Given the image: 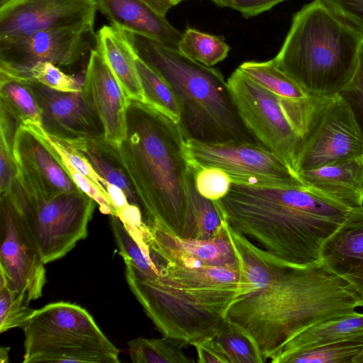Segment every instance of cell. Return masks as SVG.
I'll return each mask as SVG.
<instances>
[{"label":"cell","instance_id":"6da1fadb","mask_svg":"<svg viewBox=\"0 0 363 363\" xmlns=\"http://www.w3.org/2000/svg\"><path fill=\"white\" fill-rule=\"evenodd\" d=\"M360 307L363 298L322 262L286 264L264 288L237 296L226 318L250 337L266 362L304 329Z\"/></svg>","mask_w":363,"mask_h":363},{"label":"cell","instance_id":"7a4b0ae2","mask_svg":"<svg viewBox=\"0 0 363 363\" xmlns=\"http://www.w3.org/2000/svg\"><path fill=\"white\" fill-rule=\"evenodd\" d=\"M218 201L233 230L278 259L301 267L321 262L323 244L350 212L304 187L233 183Z\"/></svg>","mask_w":363,"mask_h":363},{"label":"cell","instance_id":"3957f363","mask_svg":"<svg viewBox=\"0 0 363 363\" xmlns=\"http://www.w3.org/2000/svg\"><path fill=\"white\" fill-rule=\"evenodd\" d=\"M186 140L179 123L168 116L147 103L128 99L125 135L117 147L143 220L194 239L187 211Z\"/></svg>","mask_w":363,"mask_h":363},{"label":"cell","instance_id":"277c9868","mask_svg":"<svg viewBox=\"0 0 363 363\" xmlns=\"http://www.w3.org/2000/svg\"><path fill=\"white\" fill-rule=\"evenodd\" d=\"M160 274L147 275L125 264L127 283L164 335L188 345L213 337L240 295V266L190 268L158 260Z\"/></svg>","mask_w":363,"mask_h":363},{"label":"cell","instance_id":"5b68a950","mask_svg":"<svg viewBox=\"0 0 363 363\" xmlns=\"http://www.w3.org/2000/svg\"><path fill=\"white\" fill-rule=\"evenodd\" d=\"M123 30L136 55L174 91L181 107L179 125L186 140L261 144L242 121L228 82L218 70L187 57L177 49Z\"/></svg>","mask_w":363,"mask_h":363},{"label":"cell","instance_id":"8992f818","mask_svg":"<svg viewBox=\"0 0 363 363\" xmlns=\"http://www.w3.org/2000/svg\"><path fill=\"white\" fill-rule=\"evenodd\" d=\"M363 35L323 0H313L294 14L276 65L309 96L338 95L356 70Z\"/></svg>","mask_w":363,"mask_h":363},{"label":"cell","instance_id":"52a82bcc","mask_svg":"<svg viewBox=\"0 0 363 363\" xmlns=\"http://www.w3.org/2000/svg\"><path fill=\"white\" fill-rule=\"evenodd\" d=\"M23 363H118L119 350L91 314L69 302L35 310L22 328Z\"/></svg>","mask_w":363,"mask_h":363},{"label":"cell","instance_id":"ba28073f","mask_svg":"<svg viewBox=\"0 0 363 363\" xmlns=\"http://www.w3.org/2000/svg\"><path fill=\"white\" fill-rule=\"evenodd\" d=\"M227 82L245 126L296 174L302 147V124L310 96L301 100L282 98L255 83L238 68Z\"/></svg>","mask_w":363,"mask_h":363},{"label":"cell","instance_id":"9c48e42d","mask_svg":"<svg viewBox=\"0 0 363 363\" xmlns=\"http://www.w3.org/2000/svg\"><path fill=\"white\" fill-rule=\"evenodd\" d=\"M185 152L191 168L221 169L234 184L305 187L284 161L262 144L240 141L206 143L189 139L186 140Z\"/></svg>","mask_w":363,"mask_h":363},{"label":"cell","instance_id":"30bf717a","mask_svg":"<svg viewBox=\"0 0 363 363\" xmlns=\"http://www.w3.org/2000/svg\"><path fill=\"white\" fill-rule=\"evenodd\" d=\"M95 203L79 189L40 200L29 199L24 191L13 202L28 224L45 264L65 257L86 238Z\"/></svg>","mask_w":363,"mask_h":363},{"label":"cell","instance_id":"8fae6325","mask_svg":"<svg viewBox=\"0 0 363 363\" xmlns=\"http://www.w3.org/2000/svg\"><path fill=\"white\" fill-rule=\"evenodd\" d=\"M301 135L296 174L363 156V135L350 108L340 94L311 96Z\"/></svg>","mask_w":363,"mask_h":363},{"label":"cell","instance_id":"7c38bea8","mask_svg":"<svg viewBox=\"0 0 363 363\" xmlns=\"http://www.w3.org/2000/svg\"><path fill=\"white\" fill-rule=\"evenodd\" d=\"M93 27L83 23L0 40V76L22 79L38 62L74 65L95 48Z\"/></svg>","mask_w":363,"mask_h":363},{"label":"cell","instance_id":"4fadbf2b","mask_svg":"<svg viewBox=\"0 0 363 363\" xmlns=\"http://www.w3.org/2000/svg\"><path fill=\"white\" fill-rule=\"evenodd\" d=\"M0 277L30 302L42 296L46 270L23 215L6 194L0 198Z\"/></svg>","mask_w":363,"mask_h":363},{"label":"cell","instance_id":"5bb4252c","mask_svg":"<svg viewBox=\"0 0 363 363\" xmlns=\"http://www.w3.org/2000/svg\"><path fill=\"white\" fill-rule=\"evenodd\" d=\"M97 0H1L0 40L94 23Z\"/></svg>","mask_w":363,"mask_h":363},{"label":"cell","instance_id":"9a60e30c","mask_svg":"<svg viewBox=\"0 0 363 363\" xmlns=\"http://www.w3.org/2000/svg\"><path fill=\"white\" fill-rule=\"evenodd\" d=\"M12 153L17 179L29 199H48L79 189L51 147L26 125L16 130Z\"/></svg>","mask_w":363,"mask_h":363},{"label":"cell","instance_id":"2e32d148","mask_svg":"<svg viewBox=\"0 0 363 363\" xmlns=\"http://www.w3.org/2000/svg\"><path fill=\"white\" fill-rule=\"evenodd\" d=\"M23 80L37 101L41 126L49 135L64 142L105 139L103 125L87 105L82 91H62L35 80Z\"/></svg>","mask_w":363,"mask_h":363},{"label":"cell","instance_id":"e0dca14e","mask_svg":"<svg viewBox=\"0 0 363 363\" xmlns=\"http://www.w3.org/2000/svg\"><path fill=\"white\" fill-rule=\"evenodd\" d=\"M82 91L87 105L103 125L105 139L118 145L125 135L128 98L96 48L90 51Z\"/></svg>","mask_w":363,"mask_h":363},{"label":"cell","instance_id":"ac0fdd59","mask_svg":"<svg viewBox=\"0 0 363 363\" xmlns=\"http://www.w3.org/2000/svg\"><path fill=\"white\" fill-rule=\"evenodd\" d=\"M147 225V245L161 262L190 268L240 265L225 225L217 235L209 240L182 238L157 225Z\"/></svg>","mask_w":363,"mask_h":363},{"label":"cell","instance_id":"d6986e66","mask_svg":"<svg viewBox=\"0 0 363 363\" xmlns=\"http://www.w3.org/2000/svg\"><path fill=\"white\" fill-rule=\"evenodd\" d=\"M306 189L350 211L363 209V156L301 171Z\"/></svg>","mask_w":363,"mask_h":363},{"label":"cell","instance_id":"ffe728a7","mask_svg":"<svg viewBox=\"0 0 363 363\" xmlns=\"http://www.w3.org/2000/svg\"><path fill=\"white\" fill-rule=\"evenodd\" d=\"M320 260L363 298V209L349 213L323 244Z\"/></svg>","mask_w":363,"mask_h":363},{"label":"cell","instance_id":"44dd1931","mask_svg":"<svg viewBox=\"0 0 363 363\" xmlns=\"http://www.w3.org/2000/svg\"><path fill=\"white\" fill-rule=\"evenodd\" d=\"M111 25L178 50L182 32L141 0H97Z\"/></svg>","mask_w":363,"mask_h":363},{"label":"cell","instance_id":"7402d4cb","mask_svg":"<svg viewBox=\"0 0 363 363\" xmlns=\"http://www.w3.org/2000/svg\"><path fill=\"white\" fill-rule=\"evenodd\" d=\"M95 48L106 63L130 99L144 101L136 67L137 55L125 32L113 26H104L96 33Z\"/></svg>","mask_w":363,"mask_h":363},{"label":"cell","instance_id":"603a6c76","mask_svg":"<svg viewBox=\"0 0 363 363\" xmlns=\"http://www.w3.org/2000/svg\"><path fill=\"white\" fill-rule=\"evenodd\" d=\"M224 225L241 264L239 296L264 288L288 263L259 247L245 235L233 230L225 220Z\"/></svg>","mask_w":363,"mask_h":363},{"label":"cell","instance_id":"cb8c5ba5","mask_svg":"<svg viewBox=\"0 0 363 363\" xmlns=\"http://www.w3.org/2000/svg\"><path fill=\"white\" fill-rule=\"evenodd\" d=\"M362 334L363 313L355 312L309 326L289 339L269 360L272 363H280L283 358L292 353Z\"/></svg>","mask_w":363,"mask_h":363},{"label":"cell","instance_id":"d4e9b609","mask_svg":"<svg viewBox=\"0 0 363 363\" xmlns=\"http://www.w3.org/2000/svg\"><path fill=\"white\" fill-rule=\"evenodd\" d=\"M65 143L84 157L103 179L121 189L130 204L140 208L137 195L122 164L117 145L104 138L79 139Z\"/></svg>","mask_w":363,"mask_h":363},{"label":"cell","instance_id":"484cf974","mask_svg":"<svg viewBox=\"0 0 363 363\" xmlns=\"http://www.w3.org/2000/svg\"><path fill=\"white\" fill-rule=\"evenodd\" d=\"M128 353L134 363H194L183 348L188 344L181 340L138 337L128 343Z\"/></svg>","mask_w":363,"mask_h":363},{"label":"cell","instance_id":"4316f807","mask_svg":"<svg viewBox=\"0 0 363 363\" xmlns=\"http://www.w3.org/2000/svg\"><path fill=\"white\" fill-rule=\"evenodd\" d=\"M238 69L255 83L282 98L301 100L309 96L272 59L264 62H244Z\"/></svg>","mask_w":363,"mask_h":363},{"label":"cell","instance_id":"83f0119b","mask_svg":"<svg viewBox=\"0 0 363 363\" xmlns=\"http://www.w3.org/2000/svg\"><path fill=\"white\" fill-rule=\"evenodd\" d=\"M136 67L145 101L179 123L181 107L169 84L138 55Z\"/></svg>","mask_w":363,"mask_h":363},{"label":"cell","instance_id":"f1b7e54d","mask_svg":"<svg viewBox=\"0 0 363 363\" xmlns=\"http://www.w3.org/2000/svg\"><path fill=\"white\" fill-rule=\"evenodd\" d=\"M178 50L191 60L212 67L227 57L230 47L221 36L187 28L182 33Z\"/></svg>","mask_w":363,"mask_h":363},{"label":"cell","instance_id":"f546056e","mask_svg":"<svg viewBox=\"0 0 363 363\" xmlns=\"http://www.w3.org/2000/svg\"><path fill=\"white\" fill-rule=\"evenodd\" d=\"M363 347V334L292 353L280 363H353Z\"/></svg>","mask_w":363,"mask_h":363},{"label":"cell","instance_id":"4dcf8cb0","mask_svg":"<svg viewBox=\"0 0 363 363\" xmlns=\"http://www.w3.org/2000/svg\"><path fill=\"white\" fill-rule=\"evenodd\" d=\"M214 339L229 363L265 362L250 337L227 318L220 325Z\"/></svg>","mask_w":363,"mask_h":363},{"label":"cell","instance_id":"1f68e13d","mask_svg":"<svg viewBox=\"0 0 363 363\" xmlns=\"http://www.w3.org/2000/svg\"><path fill=\"white\" fill-rule=\"evenodd\" d=\"M0 101L18 117L22 124L41 126V116L35 98L23 79L0 76Z\"/></svg>","mask_w":363,"mask_h":363},{"label":"cell","instance_id":"d6a6232c","mask_svg":"<svg viewBox=\"0 0 363 363\" xmlns=\"http://www.w3.org/2000/svg\"><path fill=\"white\" fill-rule=\"evenodd\" d=\"M111 226L125 264H130L145 274H160V266L145 252L116 215H110Z\"/></svg>","mask_w":363,"mask_h":363},{"label":"cell","instance_id":"836d02e7","mask_svg":"<svg viewBox=\"0 0 363 363\" xmlns=\"http://www.w3.org/2000/svg\"><path fill=\"white\" fill-rule=\"evenodd\" d=\"M30 301L0 277V332L4 333L25 325L34 309Z\"/></svg>","mask_w":363,"mask_h":363},{"label":"cell","instance_id":"e575fe53","mask_svg":"<svg viewBox=\"0 0 363 363\" xmlns=\"http://www.w3.org/2000/svg\"><path fill=\"white\" fill-rule=\"evenodd\" d=\"M19 79H32L51 89L62 91H82L83 82L74 76L63 72L51 62H38L33 65L25 77Z\"/></svg>","mask_w":363,"mask_h":363},{"label":"cell","instance_id":"d590c367","mask_svg":"<svg viewBox=\"0 0 363 363\" xmlns=\"http://www.w3.org/2000/svg\"><path fill=\"white\" fill-rule=\"evenodd\" d=\"M191 169L194 172L195 186L202 196L217 201L230 191L232 181L223 170L214 167Z\"/></svg>","mask_w":363,"mask_h":363},{"label":"cell","instance_id":"8d00e7d4","mask_svg":"<svg viewBox=\"0 0 363 363\" xmlns=\"http://www.w3.org/2000/svg\"><path fill=\"white\" fill-rule=\"evenodd\" d=\"M54 152L77 188L99 205L100 211L109 216L116 215L115 209L106 194L92 181L76 170L64 155L55 151Z\"/></svg>","mask_w":363,"mask_h":363},{"label":"cell","instance_id":"74e56055","mask_svg":"<svg viewBox=\"0 0 363 363\" xmlns=\"http://www.w3.org/2000/svg\"><path fill=\"white\" fill-rule=\"evenodd\" d=\"M339 94L350 108L363 135V47L352 79Z\"/></svg>","mask_w":363,"mask_h":363},{"label":"cell","instance_id":"f35d334b","mask_svg":"<svg viewBox=\"0 0 363 363\" xmlns=\"http://www.w3.org/2000/svg\"><path fill=\"white\" fill-rule=\"evenodd\" d=\"M337 16L363 35V0H323Z\"/></svg>","mask_w":363,"mask_h":363},{"label":"cell","instance_id":"ab89813d","mask_svg":"<svg viewBox=\"0 0 363 363\" xmlns=\"http://www.w3.org/2000/svg\"><path fill=\"white\" fill-rule=\"evenodd\" d=\"M197 353L199 363H229L221 347L213 337L198 341L192 345Z\"/></svg>","mask_w":363,"mask_h":363},{"label":"cell","instance_id":"60d3db41","mask_svg":"<svg viewBox=\"0 0 363 363\" xmlns=\"http://www.w3.org/2000/svg\"><path fill=\"white\" fill-rule=\"evenodd\" d=\"M0 190L1 194L7 193L17 180L16 167L13 154L0 143Z\"/></svg>","mask_w":363,"mask_h":363},{"label":"cell","instance_id":"b9f144b4","mask_svg":"<svg viewBox=\"0 0 363 363\" xmlns=\"http://www.w3.org/2000/svg\"><path fill=\"white\" fill-rule=\"evenodd\" d=\"M285 0H233L230 8L240 12L244 18L256 16L270 10Z\"/></svg>","mask_w":363,"mask_h":363},{"label":"cell","instance_id":"7bdbcfd3","mask_svg":"<svg viewBox=\"0 0 363 363\" xmlns=\"http://www.w3.org/2000/svg\"><path fill=\"white\" fill-rule=\"evenodd\" d=\"M157 13L165 16L168 11L174 6L171 0H141Z\"/></svg>","mask_w":363,"mask_h":363},{"label":"cell","instance_id":"ee69618b","mask_svg":"<svg viewBox=\"0 0 363 363\" xmlns=\"http://www.w3.org/2000/svg\"><path fill=\"white\" fill-rule=\"evenodd\" d=\"M10 347L1 346L0 348V362L8 363Z\"/></svg>","mask_w":363,"mask_h":363},{"label":"cell","instance_id":"f6af8a7d","mask_svg":"<svg viewBox=\"0 0 363 363\" xmlns=\"http://www.w3.org/2000/svg\"><path fill=\"white\" fill-rule=\"evenodd\" d=\"M217 6L220 7H229L230 8L233 0H211Z\"/></svg>","mask_w":363,"mask_h":363},{"label":"cell","instance_id":"bcb514c9","mask_svg":"<svg viewBox=\"0 0 363 363\" xmlns=\"http://www.w3.org/2000/svg\"><path fill=\"white\" fill-rule=\"evenodd\" d=\"M353 363H363V347L359 354L354 359Z\"/></svg>","mask_w":363,"mask_h":363},{"label":"cell","instance_id":"7dc6e473","mask_svg":"<svg viewBox=\"0 0 363 363\" xmlns=\"http://www.w3.org/2000/svg\"><path fill=\"white\" fill-rule=\"evenodd\" d=\"M171 1L174 3V5H177L184 0H171Z\"/></svg>","mask_w":363,"mask_h":363}]
</instances>
